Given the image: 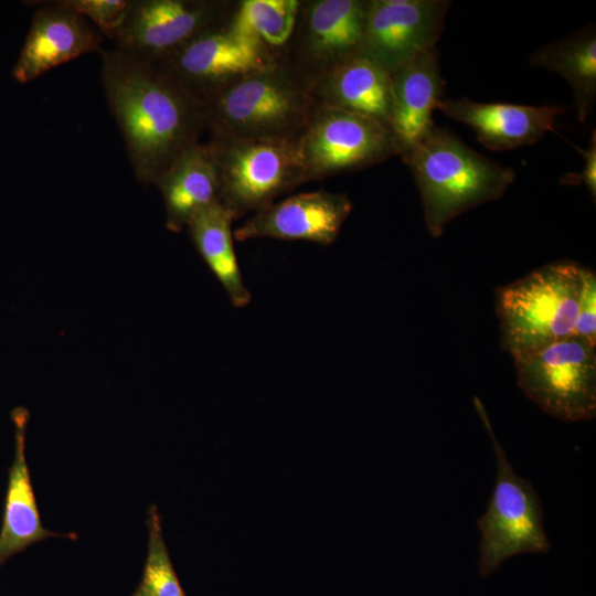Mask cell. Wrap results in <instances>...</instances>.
Returning a JSON list of instances; mask_svg holds the SVG:
<instances>
[{"instance_id":"cell-16","label":"cell","mask_w":596,"mask_h":596,"mask_svg":"<svg viewBox=\"0 0 596 596\" xmlns=\"http://www.w3.org/2000/svg\"><path fill=\"white\" fill-rule=\"evenodd\" d=\"M444 83L435 49L391 72V130L401 152L435 125L433 114L443 99Z\"/></svg>"},{"instance_id":"cell-14","label":"cell","mask_w":596,"mask_h":596,"mask_svg":"<svg viewBox=\"0 0 596 596\" xmlns=\"http://www.w3.org/2000/svg\"><path fill=\"white\" fill-rule=\"evenodd\" d=\"M103 39L65 0L46 2L33 15L12 75L20 83L33 81L83 54L100 52Z\"/></svg>"},{"instance_id":"cell-19","label":"cell","mask_w":596,"mask_h":596,"mask_svg":"<svg viewBox=\"0 0 596 596\" xmlns=\"http://www.w3.org/2000/svg\"><path fill=\"white\" fill-rule=\"evenodd\" d=\"M164 203L166 227L174 233L203 210L220 202V179L212 152L206 145L196 143L156 182Z\"/></svg>"},{"instance_id":"cell-8","label":"cell","mask_w":596,"mask_h":596,"mask_svg":"<svg viewBox=\"0 0 596 596\" xmlns=\"http://www.w3.org/2000/svg\"><path fill=\"white\" fill-rule=\"evenodd\" d=\"M520 390L546 414L565 422L596 414V345L571 336L514 359Z\"/></svg>"},{"instance_id":"cell-6","label":"cell","mask_w":596,"mask_h":596,"mask_svg":"<svg viewBox=\"0 0 596 596\" xmlns=\"http://www.w3.org/2000/svg\"><path fill=\"white\" fill-rule=\"evenodd\" d=\"M220 179V202L235 220L255 213L306 183L298 140L206 142Z\"/></svg>"},{"instance_id":"cell-9","label":"cell","mask_w":596,"mask_h":596,"mask_svg":"<svg viewBox=\"0 0 596 596\" xmlns=\"http://www.w3.org/2000/svg\"><path fill=\"white\" fill-rule=\"evenodd\" d=\"M306 182L381 163L401 149L393 131L369 117L318 106L298 138Z\"/></svg>"},{"instance_id":"cell-26","label":"cell","mask_w":596,"mask_h":596,"mask_svg":"<svg viewBox=\"0 0 596 596\" xmlns=\"http://www.w3.org/2000/svg\"><path fill=\"white\" fill-rule=\"evenodd\" d=\"M575 148L582 155L584 160V168L578 173H566L560 182L564 185H585L590 195L595 200L596 198V130L589 139L588 148L581 149L577 146Z\"/></svg>"},{"instance_id":"cell-18","label":"cell","mask_w":596,"mask_h":596,"mask_svg":"<svg viewBox=\"0 0 596 596\" xmlns=\"http://www.w3.org/2000/svg\"><path fill=\"white\" fill-rule=\"evenodd\" d=\"M313 92L318 106L359 114L391 129V73L361 54L323 74Z\"/></svg>"},{"instance_id":"cell-4","label":"cell","mask_w":596,"mask_h":596,"mask_svg":"<svg viewBox=\"0 0 596 596\" xmlns=\"http://www.w3.org/2000/svg\"><path fill=\"white\" fill-rule=\"evenodd\" d=\"M582 267L545 265L497 291L502 345L514 359L574 334Z\"/></svg>"},{"instance_id":"cell-21","label":"cell","mask_w":596,"mask_h":596,"mask_svg":"<svg viewBox=\"0 0 596 596\" xmlns=\"http://www.w3.org/2000/svg\"><path fill=\"white\" fill-rule=\"evenodd\" d=\"M533 66L560 74L570 84L579 121H585L596 100V33L588 26L539 47Z\"/></svg>"},{"instance_id":"cell-25","label":"cell","mask_w":596,"mask_h":596,"mask_svg":"<svg viewBox=\"0 0 596 596\" xmlns=\"http://www.w3.org/2000/svg\"><path fill=\"white\" fill-rule=\"evenodd\" d=\"M583 287L578 302L574 336L596 345V275L582 268Z\"/></svg>"},{"instance_id":"cell-23","label":"cell","mask_w":596,"mask_h":596,"mask_svg":"<svg viewBox=\"0 0 596 596\" xmlns=\"http://www.w3.org/2000/svg\"><path fill=\"white\" fill-rule=\"evenodd\" d=\"M148 550L142 578L131 596H185L162 535L156 504L148 509Z\"/></svg>"},{"instance_id":"cell-12","label":"cell","mask_w":596,"mask_h":596,"mask_svg":"<svg viewBox=\"0 0 596 596\" xmlns=\"http://www.w3.org/2000/svg\"><path fill=\"white\" fill-rule=\"evenodd\" d=\"M448 0H370L359 54L393 72L421 53L435 49Z\"/></svg>"},{"instance_id":"cell-7","label":"cell","mask_w":596,"mask_h":596,"mask_svg":"<svg viewBox=\"0 0 596 596\" xmlns=\"http://www.w3.org/2000/svg\"><path fill=\"white\" fill-rule=\"evenodd\" d=\"M235 10L156 62L202 105L236 81L277 62L275 53L236 18Z\"/></svg>"},{"instance_id":"cell-1","label":"cell","mask_w":596,"mask_h":596,"mask_svg":"<svg viewBox=\"0 0 596 596\" xmlns=\"http://www.w3.org/2000/svg\"><path fill=\"white\" fill-rule=\"evenodd\" d=\"M102 83L137 180L155 184L206 129L203 105L158 64L100 50Z\"/></svg>"},{"instance_id":"cell-22","label":"cell","mask_w":596,"mask_h":596,"mask_svg":"<svg viewBox=\"0 0 596 596\" xmlns=\"http://www.w3.org/2000/svg\"><path fill=\"white\" fill-rule=\"evenodd\" d=\"M299 7L300 0H241L235 15L276 55L294 33Z\"/></svg>"},{"instance_id":"cell-17","label":"cell","mask_w":596,"mask_h":596,"mask_svg":"<svg viewBox=\"0 0 596 596\" xmlns=\"http://www.w3.org/2000/svg\"><path fill=\"white\" fill-rule=\"evenodd\" d=\"M30 413L23 406L11 412L14 427V458L9 470L8 489L0 531V566L12 555L47 538L76 539L74 533H57L42 525L25 459V434Z\"/></svg>"},{"instance_id":"cell-20","label":"cell","mask_w":596,"mask_h":596,"mask_svg":"<svg viewBox=\"0 0 596 596\" xmlns=\"http://www.w3.org/2000/svg\"><path fill=\"white\" fill-rule=\"evenodd\" d=\"M230 212L216 202L199 213L187 226L198 254L220 281L231 304L246 307L252 299L234 249Z\"/></svg>"},{"instance_id":"cell-15","label":"cell","mask_w":596,"mask_h":596,"mask_svg":"<svg viewBox=\"0 0 596 596\" xmlns=\"http://www.w3.org/2000/svg\"><path fill=\"white\" fill-rule=\"evenodd\" d=\"M438 110L470 127L489 150L503 151L538 142L564 111L560 105L528 106L480 103L469 98H443Z\"/></svg>"},{"instance_id":"cell-10","label":"cell","mask_w":596,"mask_h":596,"mask_svg":"<svg viewBox=\"0 0 596 596\" xmlns=\"http://www.w3.org/2000/svg\"><path fill=\"white\" fill-rule=\"evenodd\" d=\"M370 0H300L294 33L276 56L313 83L362 47Z\"/></svg>"},{"instance_id":"cell-5","label":"cell","mask_w":596,"mask_h":596,"mask_svg":"<svg viewBox=\"0 0 596 596\" xmlns=\"http://www.w3.org/2000/svg\"><path fill=\"white\" fill-rule=\"evenodd\" d=\"M475 406L490 435L497 469L488 507L477 520L481 533L478 572L488 577L508 558L521 553L544 554L552 545L544 529L543 508L536 489L514 471L477 397Z\"/></svg>"},{"instance_id":"cell-2","label":"cell","mask_w":596,"mask_h":596,"mask_svg":"<svg viewBox=\"0 0 596 596\" xmlns=\"http://www.w3.org/2000/svg\"><path fill=\"white\" fill-rule=\"evenodd\" d=\"M400 156L414 177L433 237L467 210L500 199L515 179L513 169L480 155L436 124Z\"/></svg>"},{"instance_id":"cell-11","label":"cell","mask_w":596,"mask_h":596,"mask_svg":"<svg viewBox=\"0 0 596 596\" xmlns=\"http://www.w3.org/2000/svg\"><path fill=\"white\" fill-rule=\"evenodd\" d=\"M237 2L131 0L121 25L110 40L115 49L156 63L227 18Z\"/></svg>"},{"instance_id":"cell-13","label":"cell","mask_w":596,"mask_h":596,"mask_svg":"<svg viewBox=\"0 0 596 596\" xmlns=\"http://www.w3.org/2000/svg\"><path fill=\"white\" fill-rule=\"evenodd\" d=\"M352 211L345 193L302 192L254 213L233 234L238 242L256 238L307 241L331 245Z\"/></svg>"},{"instance_id":"cell-3","label":"cell","mask_w":596,"mask_h":596,"mask_svg":"<svg viewBox=\"0 0 596 596\" xmlns=\"http://www.w3.org/2000/svg\"><path fill=\"white\" fill-rule=\"evenodd\" d=\"M315 83L277 57L203 104L211 138L298 140L318 108Z\"/></svg>"},{"instance_id":"cell-24","label":"cell","mask_w":596,"mask_h":596,"mask_svg":"<svg viewBox=\"0 0 596 596\" xmlns=\"http://www.w3.org/2000/svg\"><path fill=\"white\" fill-rule=\"evenodd\" d=\"M66 4L86 18L107 39L121 25L131 0H65Z\"/></svg>"}]
</instances>
